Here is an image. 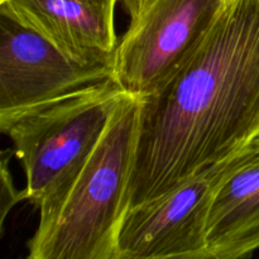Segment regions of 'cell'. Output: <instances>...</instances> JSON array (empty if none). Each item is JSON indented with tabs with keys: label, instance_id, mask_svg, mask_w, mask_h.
Instances as JSON below:
<instances>
[{
	"label": "cell",
	"instance_id": "cell-1",
	"mask_svg": "<svg viewBox=\"0 0 259 259\" xmlns=\"http://www.w3.org/2000/svg\"><path fill=\"white\" fill-rule=\"evenodd\" d=\"M139 100L129 207L225 161L259 133V0L227 4L185 65Z\"/></svg>",
	"mask_w": 259,
	"mask_h": 259
},
{
	"label": "cell",
	"instance_id": "cell-2",
	"mask_svg": "<svg viewBox=\"0 0 259 259\" xmlns=\"http://www.w3.org/2000/svg\"><path fill=\"white\" fill-rule=\"evenodd\" d=\"M126 94L111 77L46 103L0 114V129L14 144L25 172V194L39 210V224L52 219Z\"/></svg>",
	"mask_w": 259,
	"mask_h": 259
},
{
	"label": "cell",
	"instance_id": "cell-3",
	"mask_svg": "<svg viewBox=\"0 0 259 259\" xmlns=\"http://www.w3.org/2000/svg\"><path fill=\"white\" fill-rule=\"evenodd\" d=\"M139 98L126 94L55 217L38 225L25 259H110L129 209Z\"/></svg>",
	"mask_w": 259,
	"mask_h": 259
},
{
	"label": "cell",
	"instance_id": "cell-4",
	"mask_svg": "<svg viewBox=\"0 0 259 259\" xmlns=\"http://www.w3.org/2000/svg\"><path fill=\"white\" fill-rule=\"evenodd\" d=\"M224 0H148L116 46L111 78L146 98L162 88L201 46Z\"/></svg>",
	"mask_w": 259,
	"mask_h": 259
},
{
	"label": "cell",
	"instance_id": "cell-5",
	"mask_svg": "<svg viewBox=\"0 0 259 259\" xmlns=\"http://www.w3.org/2000/svg\"><path fill=\"white\" fill-rule=\"evenodd\" d=\"M113 62L83 63L0 14V114L23 110L111 77Z\"/></svg>",
	"mask_w": 259,
	"mask_h": 259
},
{
	"label": "cell",
	"instance_id": "cell-6",
	"mask_svg": "<svg viewBox=\"0 0 259 259\" xmlns=\"http://www.w3.org/2000/svg\"><path fill=\"white\" fill-rule=\"evenodd\" d=\"M214 164L169 191L129 207L118 250L144 257H167L206 250V227L220 175Z\"/></svg>",
	"mask_w": 259,
	"mask_h": 259
},
{
	"label": "cell",
	"instance_id": "cell-7",
	"mask_svg": "<svg viewBox=\"0 0 259 259\" xmlns=\"http://www.w3.org/2000/svg\"><path fill=\"white\" fill-rule=\"evenodd\" d=\"M118 0H0V14L34 30L67 57L113 62Z\"/></svg>",
	"mask_w": 259,
	"mask_h": 259
},
{
	"label": "cell",
	"instance_id": "cell-8",
	"mask_svg": "<svg viewBox=\"0 0 259 259\" xmlns=\"http://www.w3.org/2000/svg\"><path fill=\"white\" fill-rule=\"evenodd\" d=\"M206 250L217 259H249L259 250V133L220 164Z\"/></svg>",
	"mask_w": 259,
	"mask_h": 259
},
{
	"label": "cell",
	"instance_id": "cell-9",
	"mask_svg": "<svg viewBox=\"0 0 259 259\" xmlns=\"http://www.w3.org/2000/svg\"><path fill=\"white\" fill-rule=\"evenodd\" d=\"M8 158H3L2 163V218H0V223H2V228L4 227L5 218L7 214L13 209L15 204L18 201H22V200H27V194H25V190L20 194L19 191H17V189L14 187L12 181V176H10V172L8 171Z\"/></svg>",
	"mask_w": 259,
	"mask_h": 259
},
{
	"label": "cell",
	"instance_id": "cell-10",
	"mask_svg": "<svg viewBox=\"0 0 259 259\" xmlns=\"http://www.w3.org/2000/svg\"><path fill=\"white\" fill-rule=\"evenodd\" d=\"M110 259H217L212 254H210L207 250L196 253H187V254H177V255H167V257H144V255L129 254V253L116 250L115 254Z\"/></svg>",
	"mask_w": 259,
	"mask_h": 259
},
{
	"label": "cell",
	"instance_id": "cell-11",
	"mask_svg": "<svg viewBox=\"0 0 259 259\" xmlns=\"http://www.w3.org/2000/svg\"><path fill=\"white\" fill-rule=\"evenodd\" d=\"M148 0H123L124 7H125L126 12L131 15L132 19H136L139 15V13L142 12V9L144 8L146 3Z\"/></svg>",
	"mask_w": 259,
	"mask_h": 259
},
{
	"label": "cell",
	"instance_id": "cell-12",
	"mask_svg": "<svg viewBox=\"0 0 259 259\" xmlns=\"http://www.w3.org/2000/svg\"><path fill=\"white\" fill-rule=\"evenodd\" d=\"M224 2H225V3H227V4H229V3H232V2H233V0H224Z\"/></svg>",
	"mask_w": 259,
	"mask_h": 259
}]
</instances>
